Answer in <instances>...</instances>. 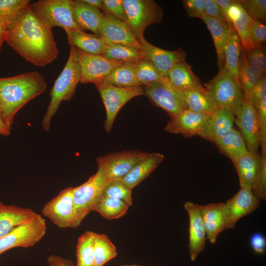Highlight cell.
<instances>
[{
    "label": "cell",
    "instance_id": "obj_1",
    "mask_svg": "<svg viewBox=\"0 0 266 266\" xmlns=\"http://www.w3.org/2000/svg\"><path fill=\"white\" fill-rule=\"evenodd\" d=\"M6 41L25 60L37 66L50 64L59 54L52 30L38 20L30 3L8 30Z\"/></svg>",
    "mask_w": 266,
    "mask_h": 266
},
{
    "label": "cell",
    "instance_id": "obj_2",
    "mask_svg": "<svg viewBox=\"0 0 266 266\" xmlns=\"http://www.w3.org/2000/svg\"><path fill=\"white\" fill-rule=\"evenodd\" d=\"M47 86L44 78L37 71L0 78V113L4 123L11 128L16 114Z\"/></svg>",
    "mask_w": 266,
    "mask_h": 266
},
{
    "label": "cell",
    "instance_id": "obj_3",
    "mask_svg": "<svg viewBox=\"0 0 266 266\" xmlns=\"http://www.w3.org/2000/svg\"><path fill=\"white\" fill-rule=\"evenodd\" d=\"M81 80L77 48L70 46L67 62L60 75L55 80L49 93L50 101L44 116L42 126L44 130H50L52 118L63 101H69L74 96L76 86Z\"/></svg>",
    "mask_w": 266,
    "mask_h": 266
},
{
    "label": "cell",
    "instance_id": "obj_4",
    "mask_svg": "<svg viewBox=\"0 0 266 266\" xmlns=\"http://www.w3.org/2000/svg\"><path fill=\"white\" fill-rule=\"evenodd\" d=\"M203 86L218 107L226 108L234 116L244 102V95L239 81L224 68Z\"/></svg>",
    "mask_w": 266,
    "mask_h": 266
},
{
    "label": "cell",
    "instance_id": "obj_5",
    "mask_svg": "<svg viewBox=\"0 0 266 266\" xmlns=\"http://www.w3.org/2000/svg\"><path fill=\"white\" fill-rule=\"evenodd\" d=\"M30 6L38 20L50 29L59 27L66 33L83 31L74 21L71 0H39L30 4Z\"/></svg>",
    "mask_w": 266,
    "mask_h": 266
},
{
    "label": "cell",
    "instance_id": "obj_6",
    "mask_svg": "<svg viewBox=\"0 0 266 266\" xmlns=\"http://www.w3.org/2000/svg\"><path fill=\"white\" fill-rule=\"evenodd\" d=\"M108 182L102 171L97 172L85 183L74 187L73 194V217L71 228H77L92 211L102 196L103 190Z\"/></svg>",
    "mask_w": 266,
    "mask_h": 266
},
{
    "label": "cell",
    "instance_id": "obj_7",
    "mask_svg": "<svg viewBox=\"0 0 266 266\" xmlns=\"http://www.w3.org/2000/svg\"><path fill=\"white\" fill-rule=\"evenodd\" d=\"M122 0L127 14L126 24L138 41L144 38L147 27L163 20V9L154 0Z\"/></svg>",
    "mask_w": 266,
    "mask_h": 266
},
{
    "label": "cell",
    "instance_id": "obj_8",
    "mask_svg": "<svg viewBox=\"0 0 266 266\" xmlns=\"http://www.w3.org/2000/svg\"><path fill=\"white\" fill-rule=\"evenodd\" d=\"M95 86L105 106L104 129L107 133L112 129L115 119L122 107L132 99L144 95L143 87L141 86L121 88L103 83Z\"/></svg>",
    "mask_w": 266,
    "mask_h": 266
},
{
    "label": "cell",
    "instance_id": "obj_9",
    "mask_svg": "<svg viewBox=\"0 0 266 266\" xmlns=\"http://www.w3.org/2000/svg\"><path fill=\"white\" fill-rule=\"evenodd\" d=\"M46 230V221L38 214L30 222L16 227L0 238V255L13 248L33 246L44 236Z\"/></svg>",
    "mask_w": 266,
    "mask_h": 266
},
{
    "label": "cell",
    "instance_id": "obj_10",
    "mask_svg": "<svg viewBox=\"0 0 266 266\" xmlns=\"http://www.w3.org/2000/svg\"><path fill=\"white\" fill-rule=\"evenodd\" d=\"M143 87L144 95L153 104L166 111L170 118L187 109L178 89L170 83L167 77Z\"/></svg>",
    "mask_w": 266,
    "mask_h": 266
},
{
    "label": "cell",
    "instance_id": "obj_11",
    "mask_svg": "<svg viewBox=\"0 0 266 266\" xmlns=\"http://www.w3.org/2000/svg\"><path fill=\"white\" fill-rule=\"evenodd\" d=\"M148 152L139 150L109 153L97 159L98 168L107 181L119 180L126 176Z\"/></svg>",
    "mask_w": 266,
    "mask_h": 266
},
{
    "label": "cell",
    "instance_id": "obj_12",
    "mask_svg": "<svg viewBox=\"0 0 266 266\" xmlns=\"http://www.w3.org/2000/svg\"><path fill=\"white\" fill-rule=\"evenodd\" d=\"M81 71L80 82L97 84L119 66L124 63L108 59L103 55L87 53L77 48Z\"/></svg>",
    "mask_w": 266,
    "mask_h": 266
},
{
    "label": "cell",
    "instance_id": "obj_13",
    "mask_svg": "<svg viewBox=\"0 0 266 266\" xmlns=\"http://www.w3.org/2000/svg\"><path fill=\"white\" fill-rule=\"evenodd\" d=\"M234 123L239 129L248 151L255 155H260V133L256 110L252 100H245L235 114Z\"/></svg>",
    "mask_w": 266,
    "mask_h": 266
},
{
    "label": "cell",
    "instance_id": "obj_14",
    "mask_svg": "<svg viewBox=\"0 0 266 266\" xmlns=\"http://www.w3.org/2000/svg\"><path fill=\"white\" fill-rule=\"evenodd\" d=\"M74 189V187H69L62 190L42 208L43 215L59 228H71Z\"/></svg>",
    "mask_w": 266,
    "mask_h": 266
},
{
    "label": "cell",
    "instance_id": "obj_15",
    "mask_svg": "<svg viewBox=\"0 0 266 266\" xmlns=\"http://www.w3.org/2000/svg\"><path fill=\"white\" fill-rule=\"evenodd\" d=\"M260 203L261 200L254 196L251 189L240 188L225 203L226 229H233L240 218L253 213L259 207Z\"/></svg>",
    "mask_w": 266,
    "mask_h": 266
},
{
    "label": "cell",
    "instance_id": "obj_16",
    "mask_svg": "<svg viewBox=\"0 0 266 266\" xmlns=\"http://www.w3.org/2000/svg\"><path fill=\"white\" fill-rule=\"evenodd\" d=\"M108 45L121 44L141 49L139 41L127 24L111 16L104 14L98 31Z\"/></svg>",
    "mask_w": 266,
    "mask_h": 266
},
{
    "label": "cell",
    "instance_id": "obj_17",
    "mask_svg": "<svg viewBox=\"0 0 266 266\" xmlns=\"http://www.w3.org/2000/svg\"><path fill=\"white\" fill-rule=\"evenodd\" d=\"M146 59L149 60L165 77L176 64L186 61V51L181 48L167 50L158 47L147 41L145 38L139 41Z\"/></svg>",
    "mask_w": 266,
    "mask_h": 266
},
{
    "label": "cell",
    "instance_id": "obj_18",
    "mask_svg": "<svg viewBox=\"0 0 266 266\" xmlns=\"http://www.w3.org/2000/svg\"><path fill=\"white\" fill-rule=\"evenodd\" d=\"M210 115L185 109L171 117L165 130L171 133L181 134L185 137L199 135Z\"/></svg>",
    "mask_w": 266,
    "mask_h": 266
},
{
    "label": "cell",
    "instance_id": "obj_19",
    "mask_svg": "<svg viewBox=\"0 0 266 266\" xmlns=\"http://www.w3.org/2000/svg\"><path fill=\"white\" fill-rule=\"evenodd\" d=\"M184 207L189 216L188 248L190 259L193 262L205 248L206 234L200 212V205L186 201Z\"/></svg>",
    "mask_w": 266,
    "mask_h": 266
},
{
    "label": "cell",
    "instance_id": "obj_20",
    "mask_svg": "<svg viewBox=\"0 0 266 266\" xmlns=\"http://www.w3.org/2000/svg\"><path fill=\"white\" fill-rule=\"evenodd\" d=\"M266 160V154L255 155L248 151L232 161L238 174L240 188H254Z\"/></svg>",
    "mask_w": 266,
    "mask_h": 266
},
{
    "label": "cell",
    "instance_id": "obj_21",
    "mask_svg": "<svg viewBox=\"0 0 266 266\" xmlns=\"http://www.w3.org/2000/svg\"><path fill=\"white\" fill-rule=\"evenodd\" d=\"M234 119L235 116L231 111L218 107L210 116L199 136L213 143L234 128Z\"/></svg>",
    "mask_w": 266,
    "mask_h": 266
},
{
    "label": "cell",
    "instance_id": "obj_22",
    "mask_svg": "<svg viewBox=\"0 0 266 266\" xmlns=\"http://www.w3.org/2000/svg\"><path fill=\"white\" fill-rule=\"evenodd\" d=\"M225 203L200 205V210L206 234V238L214 244L219 234L226 229Z\"/></svg>",
    "mask_w": 266,
    "mask_h": 266
},
{
    "label": "cell",
    "instance_id": "obj_23",
    "mask_svg": "<svg viewBox=\"0 0 266 266\" xmlns=\"http://www.w3.org/2000/svg\"><path fill=\"white\" fill-rule=\"evenodd\" d=\"M38 214L31 208L0 202V238L16 227L30 222Z\"/></svg>",
    "mask_w": 266,
    "mask_h": 266
},
{
    "label": "cell",
    "instance_id": "obj_24",
    "mask_svg": "<svg viewBox=\"0 0 266 266\" xmlns=\"http://www.w3.org/2000/svg\"><path fill=\"white\" fill-rule=\"evenodd\" d=\"M164 155L159 153H147L123 178L120 180L133 190L153 171L162 162Z\"/></svg>",
    "mask_w": 266,
    "mask_h": 266
},
{
    "label": "cell",
    "instance_id": "obj_25",
    "mask_svg": "<svg viewBox=\"0 0 266 266\" xmlns=\"http://www.w3.org/2000/svg\"><path fill=\"white\" fill-rule=\"evenodd\" d=\"M167 78L171 85L183 91L205 89L191 66L186 61L175 65L168 71Z\"/></svg>",
    "mask_w": 266,
    "mask_h": 266
},
{
    "label": "cell",
    "instance_id": "obj_26",
    "mask_svg": "<svg viewBox=\"0 0 266 266\" xmlns=\"http://www.w3.org/2000/svg\"><path fill=\"white\" fill-rule=\"evenodd\" d=\"M71 5L73 18L77 26L83 32L89 30L98 35L104 14L100 10L90 6L83 0H71Z\"/></svg>",
    "mask_w": 266,
    "mask_h": 266
},
{
    "label": "cell",
    "instance_id": "obj_27",
    "mask_svg": "<svg viewBox=\"0 0 266 266\" xmlns=\"http://www.w3.org/2000/svg\"><path fill=\"white\" fill-rule=\"evenodd\" d=\"M201 19L206 24L212 35L217 54V66L220 70L224 66L225 49L232 26H229L227 24L205 14L202 15Z\"/></svg>",
    "mask_w": 266,
    "mask_h": 266
},
{
    "label": "cell",
    "instance_id": "obj_28",
    "mask_svg": "<svg viewBox=\"0 0 266 266\" xmlns=\"http://www.w3.org/2000/svg\"><path fill=\"white\" fill-rule=\"evenodd\" d=\"M68 43L81 50L92 55H103L108 44L99 35L89 34L78 30L66 32Z\"/></svg>",
    "mask_w": 266,
    "mask_h": 266
},
{
    "label": "cell",
    "instance_id": "obj_29",
    "mask_svg": "<svg viewBox=\"0 0 266 266\" xmlns=\"http://www.w3.org/2000/svg\"><path fill=\"white\" fill-rule=\"evenodd\" d=\"M178 89L187 109L211 116L218 108L205 88L190 91Z\"/></svg>",
    "mask_w": 266,
    "mask_h": 266
},
{
    "label": "cell",
    "instance_id": "obj_30",
    "mask_svg": "<svg viewBox=\"0 0 266 266\" xmlns=\"http://www.w3.org/2000/svg\"><path fill=\"white\" fill-rule=\"evenodd\" d=\"M213 143L221 153L232 161L248 151L242 135L234 128Z\"/></svg>",
    "mask_w": 266,
    "mask_h": 266
},
{
    "label": "cell",
    "instance_id": "obj_31",
    "mask_svg": "<svg viewBox=\"0 0 266 266\" xmlns=\"http://www.w3.org/2000/svg\"><path fill=\"white\" fill-rule=\"evenodd\" d=\"M242 50L239 37L232 26L225 49L223 68L238 81L239 66Z\"/></svg>",
    "mask_w": 266,
    "mask_h": 266
},
{
    "label": "cell",
    "instance_id": "obj_32",
    "mask_svg": "<svg viewBox=\"0 0 266 266\" xmlns=\"http://www.w3.org/2000/svg\"><path fill=\"white\" fill-rule=\"evenodd\" d=\"M135 63H125L119 66L106 76L101 83L121 88L139 86L135 75Z\"/></svg>",
    "mask_w": 266,
    "mask_h": 266
},
{
    "label": "cell",
    "instance_id": "obj_33",
    "mask_svg": "<svg viewBox=\"0 0 266 266\" xmlns=\"http://www.w3.org/2000/svg\"><path fill=\"white\" fill-rule=\"evenodd\" d=\"M263 75L248 62L242 50L239 66L238 78L244 93L245 100H252L253 88Z\"/></svg>",
    "mask_w": 266,
    "mask_h": 266
},
{
    "label": "cell",
    "instance_id": "obj_34",
    "mask_svg": "<svg viewBox=\"0 0 266 266\" xmlns=\"http://www.w3.org/2000/svg\"><path fill=\"white\" fill-rule=\"evenodd\" d=\"M95 266H103L117 255L115 246L104 234L92 233Z\"/></svg>",
    "mask_w": 266,
    "mask_h": 266
},
{
    "label": "cell",
    "instance_id": "obj_35",
    "mask_svg": "<svg viewBox=\"0 0 266 266\" xmlns=\"http://www.w3.org/2000/svg\"><path fill=\"white\" fill-rule=\"evenodd\" d=\"M129 207L122 200L102 196L93 211L99 212L103 218L110 220L118 219L124 215Z\"/></svg>",
    "mask_w": 266,
    "mask_h": 266
},
{
    "label": "cell",
    "instance_id": "obj_36",
    "mask_svg": "<svg viewBox=\"0 0 266 266\" xmlns=\"http://www.w3.org/2000/svg\"><path fill=\"white\" fill-rule=\"evenodd\" d=\"M103 56L124 63L137 62L146 58L142 49L121 44L108 45Z\"/></svg>",
    "mask_w": 266,
    "mask_h": 266
},
{
    "label": "cell",
    "instance_id": "obj_37",
    "mask_svg": "<svg viewBox=\"0 0 266 266\" xmlns=\"http://www.w3.org/2000/svg\"><path fill=\"white\" fill-rule=\"evenodd\" d=\"M252 19L242 7L239 15L231 22L235 31L244 51H246L256 46L250 33Z\"/></svg>",
    "mask_w": 266,
    "mask_h": 266
},
{
    "label": "cell",
    "instance_id": "obj_38",
    "mask_svg": "<svg viewBox=\"0 0 266 266\" xmlns=\"http://www.w3.org/2000/svg\"><path fill=\"white\" fill-rule=\"evenodd\" d=\"M30 1L29 0H0V23L8 30Z\"/></svg>",
    "mask_w": 266,
    "mask_h": 266
},
{
    "label": "cell",
    "instance_id": "obj_39",
    "mask_svg": "<svg viewBox=\"0 0 266 266\" xmlns=\"http://www.w3.org/2000/svg\"><path fill=\"white\" fill-rule=\"evenodd\" d=\"M135 71L136 80L139 86L159 82L166 77L149 60L146 58L136 62Z\"/></svg>",
    "mask_w": 266,
    "mask_h": 266
},
{
    "label": "cell",
    "instance_id": "obj_40",
    "mask_svg": "<svg viewBox=\"0 0 266 266\" xmlns=\"http://www.w3.org/2000/svg\"><path fill=\"white\" fill-rule=\"evenodd\" d=\"M91 231L81 235L76 245V265L75 266H95Z\"/></svg>",
    "mask_w": 266,
    "mask_h": 266
},
{
    "label": "cell",
    "instance_id": "obj_41",
    "mask_svg": "<svg viewBox=\"0 0 266 266\" xmlns=\"http://www.w3.org/2000/svg\"><path fill=\"white\" fill-rule=\"evenodd\" d=\"M132 190L120 180L109 181L105 186L102 196L118 199L123 200L129 206L132 204Z\"/></svg>",
    "mask_w": 266,
    "mask_h": 266
},
{
    "label": "cell",
    "instance_id": "obj_42",
    "mask_svg": "<svg viewBox=\"0 0 266 266\" xmlns=\"http://www.w3.org/2000/svg\"><path fill=\"white\" fill-rule=\"evenodd\" d=\"M238 0L243 9L252 19L258 20L263 24L266 23V0Z\"/></svg>",
    "mask_w": 266,
    "mask_h": 266
},
{
    "label": "cell",
    "instance_id": "obj_43",
    "mask_svg": "<svg viewBox=\"0 0 266 266\" xmlns=\"http://www.w3.org/2000/svg\"><path fill=\"white\" fill-rule=\"evenodd\" d=\"M248 62L263 75L266 73V53L264 45H258L244 51Z\"/></svg>",
    "mask_w": 266,
    "mask_h": 266
},
{
    "label": "cell",
    "instance_id": "obj_44",
    "mask_svg": "<svg viewBox=\"0 0 266 266\" xmlns=\"http://www.w3.org/2000/svg\"><path fill=\"white\" fill-rule=\"evenodd\" d=\"M102 9L105 14L112 16L126 24L127 14L122 0H102Z\"/></svg>",
    "mask_w": 266,
    "mask_h": 266
},
{
    "label": "cell",
    "instance_id": "obj_45",
    "mask_svg": "<svg viewBox=\"0 0 266 266\" xmlns=\"http://www.w3.org/2000/svg\"><path fill=\"white\" fill-rule=\"evenodd\" d=\"M255 109L260 133L261 154H266V98L261 100Z\"/></svg>",
    "mask_w": 266,
    "mask_h": 266
},
{
    "label": "cell",
    "instance_id": "obj_46",
    "mask_svg": "<svg viewBox=\"0 0 266 266\" xmlns=\"http://www.w3.org/2000/svg\"><path fill=\"white\" fill-rule=\"evenodd\" d=\"M182 4L189 17L201 19L204 12V0H183Z\"/></svg>",
    "mask_w": 266,
    "mask_h": 266
},
{
    "label": "cell",
    "instance_id": "obj_47",
    "mask_svg": "<svg viewBox=\"0 0 266 266\" xmlns=\"http://www.w3.org/2000/svg\"><path fill=\"white\" fill-rule=\"evenodd\" d=\"M250 33L256 46L264 45L266 41V26L261 22L252 19Z\"/></svg>",
    "mask_w": 266,
    "mask_h": 266
},
{
    "label": "cell",
    "instance_id": "obj_48",
    "mask_svg": "<svg viewBox=\"0 0 266 266\" xmlns=\"http://www.w3.org/2000/svg\"><path fill=\"white\" fill-rule=\"evenodd\" d=\"M266 98V77L263 75L255 84L252 92V102L255 108Z\"/></svg>",
    "mask_w": 266,
    "mask_h": 266
},
{
    "label": "cell",
    "instance_id": "obj_49",
    "mask_svg": "<svg viewBox=\"0 0 266 266\" xmlns=\"http://www.w3.org/2000/svg\"><path fill=\"white\" fill-rule=\"evenodd\" d=\"M204 12L208 16L227 24L226 17L215 0H204Z\"/></svg>",
    "mask_w": 266,
    "mask_h": 266
},
{
    "label": "cell",
    "instance_id": "obj_50",
    "mask_svg": "<svg viewBox=\"0 0 266 266\" xmlns=\"http://www.w3.org/2000/svg\"><path fill=\"white\" fill-rule=\"evenodd\" d=\"M252 191L259 200H266V160L264 162L257 183Z\"/></svg>",
    "mask_w": 266,
    "mask_h": 266
},
{
    "label": "cell",
    "instance_id": "obj_51",
    "mask_svg": "<svg viewBox=\"0 0 266 266\" xmlns=\"http://www.w3.org/2000/svg\"><path fill=\"white\" fill-rule=\"evenodd\" d=\"M250 245L253 251L257 254H263L266 247V237L261 233H254L250 238Z\"/></svg>",
    "mask_w": 266,
    "mask_h": 266
},
{
    "label": "cell",
    "instance_id": "obj_52",
    "mask_svg": "<svg viewBox=\"0 0 266 266\" xmlns=\"http://www.w3.org/2000/svg\"><path fill=\"white\" fill-rule=\"evenodd\" d=\"M48 266H74L72 262L57 255H50L47 257Z\"/></svg>",
    "mask_w": 266,
    "mask_h": 266
},
{
    "label": "cell",
    "instance_id": "obj_53",
    "mask_svg": "<svg viewBox=\"0 0 266 266\" xmlns=\"http://www.w3.org/2000/svg\"><path fill=\"white\" fill-rule=\"evenodd\" d=\"M215 1L220 6L222 12L226 18L227 10L230 5L234 1V0H215Z\"/></svg>",
    "mask_w": 266,
    "mask_h": 266
},
{
    "label": "cell",
    "instance_id": "obj_54",
    "mask_svg": "<svg viewBox=\"0 0 266 266\" xmlns=\"http://www.w3.org/2000/svg\"><path fill=\"white\" fill-rule=\"evenodd\" d=\"M10 133V128L3 122L0 113V135L8 136Z\"/></svg>",
    "mask_w": 266,
    "mask_h": 266
},
{
    "label": "cell",
    "instance_id": "obj_55",
    "mask_svg": "<svg viewBox=\"0 0 266 266\" xmlns=\"http://www.w3.org/2000/svg\"><path fill=\"white\" fill-rule=\"evenodd\" d=\"M8 29L0 23V51L4 41H6Z\"/></svg>",
    "mask_w": 266,
    "mask_h": 266
},
{
    "label": "cell",
    "instance_id": "obj_56",
    "mask_svg": "<svg viewBox=\"0 0 266 266\" xmlns=\"http://www.w3.org/2000/svg\"><path fill=\"white\" fill-rule=\"evenodd\" d=\"M87 4L98 9H102L103 6L102 0H83Z\"/></svg>",
    "mask_w": 266,
    "mask_h": 266
},
{
    "label": "cell",
    "instance_id": "obj_57",
    "mask_svg": "<svg viewBox=\"0 0 266 266\" xmlns=\"http://www.w3.org/2000/svg\"><path fill=\"white\" fill-rule=\"evenodd\" d=\"M121 266H141L133 264V265H122Z\"/></svg>",
    "mask_w": 266,
    "mask_h": 266
},
{
    "label": "cell",
    "instance_id": "obj_58",
    "mask_svg": "<svg viewBox=\"0 0 266 266\" xmlns=\"http://www.w3.org/2000/svg\"></svg>",
    "mask_w": 266,
    "mask_h": 266
}]
</instances>
